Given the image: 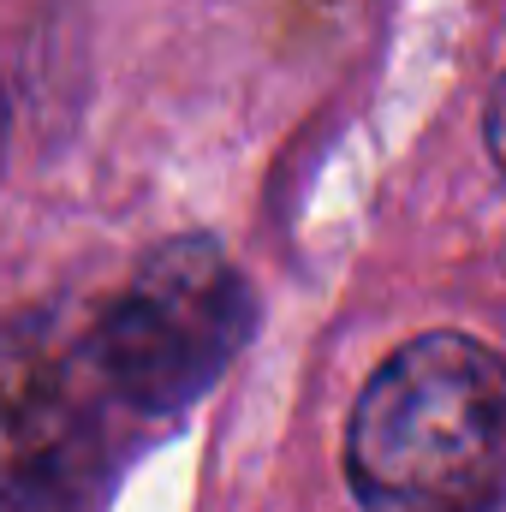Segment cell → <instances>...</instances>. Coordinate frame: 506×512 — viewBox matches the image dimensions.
I'll return each mask as SVG.
<instances>
[{"label":"cell","mask_w":506,"mask_h":512,"mask_svg":"<svg viewBox=\"0 0 506 512\" xmlns=\"http://www.w3.org/2000/svg\"><path fill=\"white\" fill-rule=\"evenodd\" d=\"M364 512H495L506 495V358L423 334L364 382L346 429Z\"/></svg>","instance_id":"cell-1"},{"label":"cell","mask_w":506,"mask_h":512,"mask_svg":"<svg viewBox=\"0 0 506 512\" xmlns=\"http://www.w3.org/2000/svg\"><path fill=\"white\" fill-rule=\"evenodd\" d=\"M256 322V298L215 239H167L137 262L126 292L90 316V352L131 417H173L221 382Z\"/></svg>","instance_id":"cell-2"},{"label":"cell","mask_w":506,"mask_h":512,"mask_svg":"<svg viewBox=\"0 0 506 512\" xmlns=\"http://www.w3.org/2000/svg\"><path fill=\"white\" fill-rule=\"evenodd\" d=\"M108 411L90 316H12L0 328V512L84 507L108 465Z\"/></svg>","instance_id":"cell-3"},{"label":"cell","mask_w":506,"mask_h":512,"mask_svg":"<svg viewBox=\"0 0 506 512\" xmlns=\"http://www.w3.org/2000/svg\"><path fill=\"white\" fill-rule=\"evenodd\" d=\"M489 149H495V161H501V173H506V78H501V90H495V102H489Z\"/></svg>","instance_id":"cell-4"},{"label":"cell","mask_w":506,"mask_h":512,"mask_svg":"<svg viewBox=\"0 0 506 512\" xmlns=\"http://www.w3.org/2000/svg\"><path fill=\"white\" fill-rule=\"evenodd\" d=\"M6 131H12V102H6V84H0V161H6Z\"/></svg>","instance_id":"cell-5"}]
</instances>
